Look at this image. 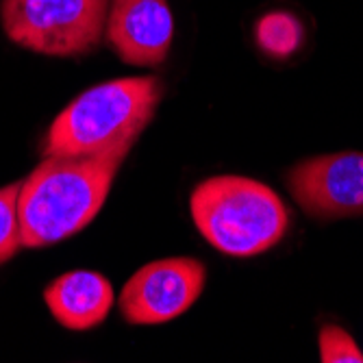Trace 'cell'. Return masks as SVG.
Returning a JSON list of instances; mask_svg holds the SVG:
<instances>
[{"label": "cell", "instance_id": "30bf717a", "mask_svg": "<svg viewBox=\"0 0 363 363\" xmlns=\"http://www.w3.org/2000/svg\"><path fill=\"white\" fill-rule=\"evenodd\" d=\"M20 185L22 181L0 187V263L9 261L13 255H18L20 248H24L18 220Z\"/></svg>", "mask_w": 363, "mask_h": 363}, {"label": "cell", "instance_id": "3957f363", "mask_svg": "<svg viewBox=\"0 0 363 363\" xmlns=\"http://www.w3.org/2000/svg\"><path fill=\"white\" fill-rule=\"evenodd\" d=\"M189 213L201 235L228 257L266 252L289 226V211L270 185L230 174L198 183Z\"/></svg>", "mask_w": 363, "mask_h": 363}, {"label": "cell", "instance_id": "7a4b0ae2", "mask_svg": "<svg viewBox=\"0 0 363 363\" xmlns=\"http://www.w3.org/2000/svg\"><path fill=\"white\" fill-rule=\"evenodd\" d=\"M161 101L155 77L111 79L85 89L50 124L44 155L87 157L135 144Z\"/></svg>", "mask_w": 363, "mask_h": 363}, {"label": "cell", "instance_id": "52a82bcc", "mask_svg": "<svg viewBox=\"0 0 363 363\" xmlns=\"http://www.w3.org/2000/svg\"><path fill=\"white\" fill-rule=\"evenodd\" d=\"M105 35L124 63L161 65L174 38L168 0H111Z\"/></svg>", "mask_w": 363, "mask_h": 363}, {"label": "cell", "instance_id": "5b68a950", "mask_svg": "<svg viewBox=\"0 0 363 363\" xmlns=\"http://www.w3.org/2000/svg\"><path fill=\"white\" fill-rule=\"evenodd\" d=\"M207 270L198 259L168 257L140 268L120 294V313L128 324H166L183 315L203 294Z\"/></svg>", "mask_w": 363, "mask_h": 363}, {"label": "cell", "instance_id": "277c9868", "mask_svg": "<svg viewBox=\"0 0 363 363\" xmlns=\"http://www.w3.org/2000/svg\"><path fill=\"white\" fill-rule=\"evenodd\" d=\"M109 0H3L0 22L7 38L33 52L77 57L101 46Z\"/></svg>", "mask_w": 363, "mask_h": 363}, {"label": "cell", "instance_id": "ba28073f", "mask_svg": "<svg viewBox=\"0 0 363 363\" xmlns=\"http://www.w3.org/2000/svg\"><path fill=\"white\" fill-rule=\"evenodd\" d=\"M113 285L91 270H72L55 279L44 301L52 318L70 331H87L103 324L113 307Z\"/></svg>", "mask_w": 363, "mask_h": 363}, {"label": "cell", "instance_id": "8992f818", "mask_svg": "<svg viewBox=\"0 0 363 363\" xmlns=\"http://www.w3.org/2000/svg\"><path fill=\"white\" fill-rule=\"evenodd\" d=\"M287 187L311 218L363 216V152L344 150L305 159L289 170Z\"/></svg>", "mask_w": 363, "mask_h": 363}, {"label": "cell", "instance_id": "9c48e42d", "mask_svg": "<svg viewBox=\"0 0 363 363\" xmlns=\"http://www.w3.org/2000/svg\"><path fill=\"white\" fill-rule=\"evenodd\" d=\"M255 40L266 55L274 59H287L303 46L305 26L301 18L291 11H268L255 24Z\"/></svg>", "mask_w": 363, "mask_h": 363}, {"label": "cell", "instance_id": "6da1fadb", "mask_svg": "<svg viewBox=\"0 0 363 363\" xmlns=\"http://www.w3.org/2000/svg\"><path fill=\"white\" fill-rule=\"evenodd\" d=\"M130 148L133 144H118L101 155L46 157L20 185L22 246L44 248L83 230L103 209Z\"/></svg>", "mask_w": 363, "mask_h": 363}, {"label": "cell", "instance_id": "8fae6325", "mask_svg": "<svg viewBox=\"0 0 363 363\" xmlns=\"http://www.w3.org/2000/svg\"><path fill=\"white\" fill-rule=\"evenodd\" d=\"M320 359L324 363H363V352L337 324H326L318 335Z\"/></svg>", "mask_w": 363, "mask_h": 363}]
</instances>
